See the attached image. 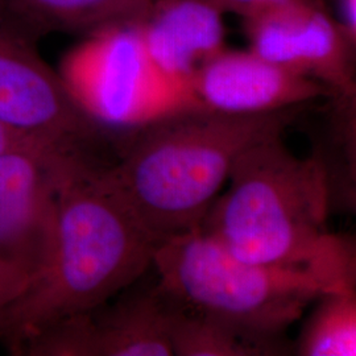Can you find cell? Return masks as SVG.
<instances>
[{"mask_svg": "<svg viewBox=\"0 0 356 356\" xmlns=\"http://www.w3.org/2000/svg\"><path fill=\"white\" fill-rule=\"evenodd\" d=\"M107 165L85 156L65 160L49 264L0 329L15 354L54 323L106 304L152 269L161 242L116 189Z\"/></svg>", "mask_w": 356, "mask_h": 356, "instance_id": "6da1fadb", "label": "cell"}, {"mask_svg": "<svg viewBox=\"0 0 356 356\" xmlns=\"http://www.w3.org/2000/svg\"><path fill=\"white\" fill-rule=\"evenodd\" d=\"M226 184L204 234L245 261L304 268L332 288H356L355 242L327 229L330 197L312 156L300 159L272 138L247 148Z\"/></svg>", "mask_w": 356, "mask_h": 356, "instance_id": "7a4b0ae2", "label": "cell"}, {"mask_svg": "<svg viewBox=\"0 0 356 356\" xmlns=\"http://www.w3.org/2000/svg\"><path fill=\"white\" fill-rule=\"evenodd\" d=\"M300 108L232 115L181 107L126 132L118 161L106 170L141 223L164 242L200 229L236 159L282 136Z\"/></svg>", "mask_w": 356, "mask_h": 356, "instance_id": "3957f363", "label": "cell"}, {"mask_svg": "<svg viewBox=\"0 0 356 356\" xmlns=\"http://www.w3.org/2000/svg\"><path fill=\"white\" fill-rule=\"evenodd\" d=\"M152 267L182 309L225 326L264 355L286 351L285 332L322 293L335 289L309 269L245 261L200 229L160 243Z\"/></svg>", "mask_w": 356, "mask_h": 356, "instance_id": "277c9868", "label": "cell"}, {"mask_svg": "<svg viewBox=\"0 0 356 356\" xmlns=\"http://www.w3.org/2000/svg\"><path fill=\"white\" fill-rule=\"evenodd\" d=\"M63 76L86 111L110 129L128 132L161 115L198 104L153 64L139 24L89 36L69 56Z\"/></svg>", "mask_w": 356, "mask_h": 356, "instance_id": "5b68a950", "label": "cell"}, {"mask_svg": "<svg viewBox=\"0 0 356 356\" xmlns=\"http://www.w3.org/2000/svg\"><path fill=\"white\" fill-rule=\"evenodd\" d=\"M38 41L0 8V124L57 152L97 157L110 128L86 111L63 74L41 58Z\"/></svg>", "mask_w": 356, "mask_h": 356, "instance_id": "8992f818", "label": "cell"}, {"mask_svg": "<svg viewBox=\"0 0 356 356\" xmlns=\"http://www.w3.org/2000/svg\"><path fill=\"white\" fill-rule=\"evenodd\" d=\"M149 272V270H148ZM148 272L106 304L54 323L19 355L173 356L175 298Z\"/></svg>", "mask_w": 356, "mask_h": 356, "instance_id": "52a82bcc", "label": "cell"}, {"mask_svg": "<svg viewBox=\"0 0 356 356\" xmlns=\"http://www.w3.org/2000/svg\"><path fill=\"white\" fill-rule=\"evenodd\" d=\"M69 156L36 141L0 152V263L38 279L51 260Z\"/></svg>", "mask_w": 356, "mask_h": 356, "instance_id": "ba28073f", "label": "cell"}, {"mask_svg": "<svg viewBox=\"0 0 356 356\" xmlns=\"http://www.w3.org/2000/svg\"><path fill=\"white\" fill-rule=\"evenodd\" d=\"M243 26L251 51L317 81L330 99H356V44L319 0H291Z\"/></svg>", "mask_w": 356, "mask_h": 356, "instance_id": "9c48e42d", "label": "cell"}, {"mask_svg": "<svg viewBox=\"0 0 356 356\" xmlns=\"http://www.w3.org/2000/svg\"><path fill=\"white\" fill-rule=\"evenodd\" d=\"M189 91L204 108L232 115H259L302 107L330 91L251 51L223 48L191 76Z\"/></svg>", "mask_w": 356, "mask_h": 356, "instance_id": "30bf717a", "label": "cell"}, {"mask_svg": "<svg viewBox=\"0 0 356 356\" xmlns=\"http://www.w3.org/2000/svg\"><path fill=\"white\" fill-rule=\"evenodd\" d=\"M225 15L216 0H153L139 24L153 64L191 94L195 70L226 47Z\"/></svg>", "mask_w": 356, "mask_h": 356, "instance_id": "8fae6325", "label": "cell"}, {"mask_svg": "<svg viewBox=\"0 0 356 356\" xmlns=\"http://www.w3.org/2000/svg\"><path fill=\"white\" fill-rule=\"evenodd\" d=\"M153 0H0V8L38 38L51 32L88 38L114 26L140 24Z\"/></svg>", "mask_w": 356, "mask_h": 356, "instance_id": "7c38bea8", "label": "cell"}, {"mask_svg": "<svg viewBox=\"0 0 356 356\" xmlns=\"http://www.w3.org/2000/svg\"><path fill=\"white\" fill-rule=\"evenodd\" d=\"M330 131L317 140L312 157L321 166L330 197L331 214L355 213L356 99H331Z\"/></svg>", "mask_w": 356, "mask_h": 356, "instance_id": "4fadbf2b", "label": "cell"}, {"mask_svg": "<svg viewBox=\"0 0 356 356\" xmlns=\"http://www.w3.org/2000/svg\"><path fill=\"white\" fill-rule=\"evenodd\" d=\"M294 344L298 356L356 355V288L325 291Z\"/></svg>", "mask_w": 356, "mask_h": 356, "instance_id": "5bb4252c", "label": "cell"}, {"mask_svg": "<svg viewBox=\"0 0 356 356\" xmlns=\"http://www.w3.org/2000/svg\"><path fill=\"white\" fill-rule=\"evenodd\" d=\"M172 350L173 356H266L225 326L181 306L172 327Z\"/></svg>", "mask_w": 356, "mask_h": 356, "instance_id": "9a60e30c", "label": "cell"}, {"mask_svg": "<svg viewBox=\"0 0 356 356\" xmlns=\"http://www.w3.org/2000/svg\"><path fill=\"white\" fill-rule=\"evenodd\" d=\"M31 279L17 269L0 263V329L16 301L23 296Z\"/></svg>", "mask_w": 356, "mask_h": 356, "instance_id": "2e32d148", "label": "cell"}, {"mask_svg": "<svg viewBox=\"0 0 356 356\" xmlns=\"http://www.w3.org/2000/svg\"><path fill=\"white\" fill-rule=\"evenodd\" d=\"M225 13H234L247 19L257 13H264L291 0H216Z\"/></svg>", "mask_w": 356, "mask_h": 356, "instance_id": "e0dca14e", "label": "cell"}, {"mask_svg": "<svg viewBox=\"0 0 356 356\" xmlns=\"http://www.w3.org/2000/svg\"><path fill=\"white\" fill-rule=\"evenodd\" d=\"M337 8V22L344 33L356 44V0H334Z\"/></svg>", "mask_w": 356, "mask_h": 356, "instance_id": "ac0fdd59", "label": "cell"}, {"mask_svg": "<svg viewBox=\"0 0 356 356\" xmlns=\"http://www.w3.org/2000/svg\"><path fill=\"white\" fill-rule=\"evenodd\" d=\"M26 140L28 139H26V138L15 134L13 131H10L8 128H6L0 124V152L8 149L10 147H13V145H16L19 143H23V141Z\"/></svg>", "mask_w": 356, "mask_h": 356, "instance_id": "d6986e66", "label": "cell"}]
</instances>
